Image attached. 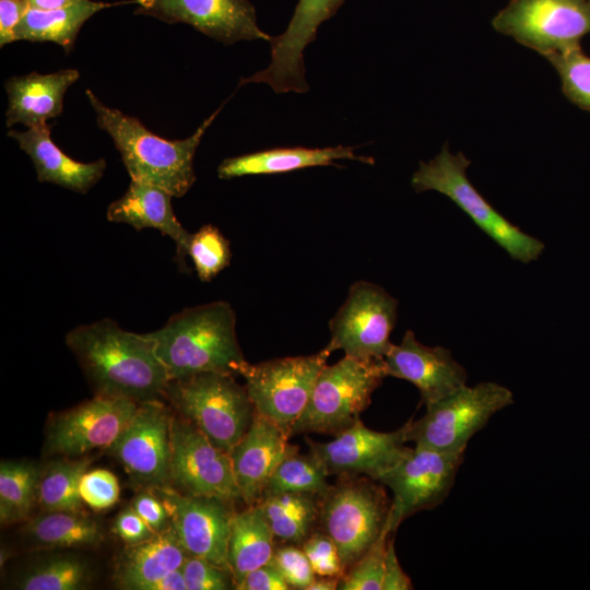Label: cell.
<instances>
[{"label": "cell", "mask_w": 590, "mask_h": 590, "mask_svg": "<svg viewBox=\"0 0 590 590\" xmlns=\"http://www.w3.org/2000/svg\"><path fill=\"white\" fill-rule=\"evenodd\" d=\"M470 164L463 153L453 154L445 144L434 158L420 162L411 185L416 192L434 190L448 197L514 260H536L545 248L543 241L520 231L482 197L467 177Z\"/></svg>", "instance_id": "cell-5"}, {"label": "cell", "mask_w": 590, "mask_h": 590, "mask_svg": "<svg viewBox=\"0 0 590 590\" xmlns=\"http://www.w3.org/2000/svg\"><path fill=\"white\" fill-rule=\"evenodd\" d=\"M412 582L402 569L394 550L393 539L387 543L385 575L381 590H410Z\"/></svg>", "instance_id": "cell-46"}, {"label": "cell", "mask_w": 590, "mask_h": 590, "mask_svg": "<svg viewBox=\"0 0 590 590\" xmlns=\"http://www.w3.org/2000/svg\"><path fill=\"white\" fill-rule=\"evenodd\" d=\"M88 564L73 554L47 557L30 568L19 578L15 588L22 590H82L91 582Z\"/></svg>", "instance_id": "cell-34"}, {"label": "cell", "mask_w": 590, "mask_h": 590, "mask_svg": "<svg viewBox=\"0 0 590 590\" xmlns=\"http://www.w3.org/2000/svg\"><path fill=\"white\" fill-rule=\"evenodd\" d=\"M320 502V524L338 546L345 571L386 528L391 500L367 476L338 477Z\"/></svg>", "instance_id": "cell-8"}, {"label": "cell", "mask_w": 590, "mask_h": 590, "mask_svg": "<svg viewBox=\"0 0 590 590\" xmlns=\"http://www.w3.org/2000/svg\"><path fill=\"white\" fill-rule=\"evenodd\" d=\"M126 3H138V0L120 2H102L83 0L68 7L38 10L31 8L14 28L15 40L34 43L52 42L70 52L84 23L97 12Z\"/></svg>", "instance_id": "cell-27"}, {"label": "cell", "mask_w": 590, "mask_h": 590, "mask_svg": "<svg viewBox=\"0 0 590 590\" xmlns=\"http://www.w3.org/2000/svg\"><path fill=\"white\" fill-rule=\"evenodd\" d=\"M130 506L156 532L169 524L168 512L161 498L151 489L140 491L131 500Z\"/></svg>", "instance_id": "cell-43"}, {"label": "cell", "mask_w": 590, "mask_h": 590, "mask_svg": "<svg viewBox=\"0 0 590 590\" xmlns=\"http://www.w3.org/2000/svg\"><path fill=\"white\" fill-rule=\"evenodd\" d=\"M134 14L155 17L167 24L185 23L225 45L272 36L258 23L249 0H138Z\"/></svg>", "instance_id": "cell-18"}, {"label": "cell", "mask_w": 590, "mask_h": 590, "mask_svg": "<svg viewBox=\"0 0 590 590\" xmlns=\"http://www.w3.org/2000/svg\"><path fill=\"white\" fill-rule=\"evenodd\" d=\"M151 491L163 502L169 522L188 555L229 568L227 550L235 512L233 504L186 495L169 485Z\"/></svg>", "instance_id": "cell-17"}, {"label": "cell", "mask_w": 590, "mask_h": 590, "mask_svg": "<svg viewBox=\"0 0 590 590\" xmlns=\"http://www.w3.org/2000/svg\"><path fill=\"white\" fill-rule=\"evenodd\" d=\"M83 0H28L31 8L38 10H52L79 3Z\"/></svg>", "instance_id": "cell-48"}, {"label": "cell", "mask_w": 590, "mask_h": 590, "mask_svg": "<svg viewBox=\"0 0 590 590\" xmlns=\"http://www.w3.org/2000/svg\"><path fill=\"white\" fill-rule=\"evenodd\" d=\"M492 25L546 58L580 47L581 38L590 34V1L510 0Z\"/></svg>", "instance_id": "cell-10"}, {"label": "cell", "mask_w": 590, "mask_h": 590, "mask_svg": "<svg viewBox=\"0 0 590 590\" xmlns=\"http://www.w3.org/2000/svg\"><path fill=\"white\" fill-rule=\"evenodd\" d=\"M398 317V300L381 286L355 282L343 305L329 321L333 352L356 358H385L393 343L390 334Z\"/></svg>", "instance_id": "cell-14"}, {"label": "cell", "mask_w": 590, "mask_h": 590, "mask_svg": "<svg viewBox=\"0 0 590 590\" xmlns=\"http://www.w3.org/2000/svg\"><path fill=\"white\" fill-rule=\"evenodd\" d=\"M387 376L412 382L421 401L432 404L467 385L468 374L442 346H426L408 330L400 344H393L384 358Z\"/></svg>", "instance_id": "cell-20"}, {"label": "cell", "mask_w": 590, "mask_h": 590, "mask_svg": "<svg viewBox=\"0 0 590 590\" xmlns=\"http://www.w3.org/2000/svg\"><path fill=\"white\" fill-rule=\"evenodd\" d=\"M172 198L157 186L131 180L125 194L109 204L107 220L126 223L138 231L148 227L160 231L175 241L177 259L184 263L190 233L177 220Z\"/></svg>", "instance_id": "cell-24"}, {"label": "cell", "mask_w": 590, "mask_h": 590, "mask_svg": "<svg viewBox=\"0 0 590 590\" xmlns=\"http://www.w3.org/2000/svg\"><path fill=\"white\" fill-rule=\"evenodd\" d=\"M93 459L58 457L40 465L37 486V506L42 511L82 512L80 480Z\"/></svg>", "instance_id": "cell-31"}, {"label": "cell", "mask_w": 590, "mask_h": 590, "mask_svg": "<svg viewBox=\"0 0 590 590\" xmlns=\"http://www.w3.org/2000/svg\"><path fill=\"white\" fill-rule=\"evenodd\" d=\"M181 571L187 590H228L235 589L229 568L216 565L205 558L187 555Z\"/></svg>", "instance_id": "cell-39"}, {"label": "cell", "mask_w": 590, "mask_h": 590, "mask_svg": "<svg viewBox=\"0 0 590 590\" xmlns=\"http://www.w3.org/2000/svg\"><path fill=\"white\" fill-rule=\"evenodd\" d=\"M309 452L328 475L367 476L375 481L392 468L408 447L406 423L393 432H377L358 421L327 442L306 439Z\"/></svg>", "instance_id": "cell-16"}, {"label": "cell", "mask_w": 590, "mask_h": 590, "mask_svg": "<svg viewBox=\"0 0 590 590\" xmlns=\"http://www.w3.org/2000/svg\"><path fill=\"white\" fill-rule=\"evenodd\" d=\"M187 256L191 258L199 279L208 282L229 264L232 252L229 241L219 228L206 224L190 234Z\"/></svg>", "instance_id": "cell-35"}, {"label": "cell", "mask_w": 590, "mask_h": 590, "mask_svg": "<svg viewBox=\"0 0 590 590\" xmlns=\"http://www.w3.org/2000/svg\"><path fill=\"white\" fill-rule=\"evenodd\" d=\"M149 335L170 380L206 371L239 375L246 362L234 309L223 300L186 308Z\"/></svg>", "instance_id": "cell-2"}, {"label": "cell", "mask_w": 590, "mask_h": 590, "mask_svg": "<svg viewBox=\"0 0 590 590\" xmlns=\"http://www.w3.org/2000/svg\"><path fill=\"white\" fill-rule=\"evenodd\" d=\"M79 489L83 504L95 511L109 509L120 496L117 476L102 468L85 471L80 480Z\"/></svg>", "instance_id": "cell-38"}, {"label": "cell", "mask_w": 590, "mask_h": 590, "mask_svg": "<svg viewBox=\"0 0 590 590\" xmlns=\"http://www.w3.org/2000/svg\"><path fill=\"white\" fill-rule=\"evenodd\" d=\"M331 353L326 346L311 355L273 358L258 364L246 361L239 375L245 380L255 412L291 437Z\"/></svg>", "instance_id": "cell-9"}, {"label": "cell", "mask_w": 590, "mask_h": 590, "mask_svg": "<svg viewBox=\"0 0 590 590\" xmlns=\"http://www.w3.org/2000/svg\"><path fill=\"white\" fill-rule=\"evenodd\" d=\"M113 532L126 544L133 545L154 534L151 527L131 507L123 508L113 522Z\"/></svg>", "instance_id": "cell-42"}, {"label": "cell", "mask_w": 590, "mask_h": 590, "mask_svg": "<svg viewBox=\"0 0 590 590\" xmlns=\"http://www.w3.org/2000/svg\"><path fill=\"white\" fill-rule=\"evenodd\" d=\"M276 541L260 504L234 512L227 560L235 589L248 573L271 562Z\"/></svg>", "instance_id": "cell-28"}, {"label": "cell", "mask_w": 590, "mask_h": 590, "mask_svg": "<svg viewBox=\"0 0 590 590\" xmlns=\"http://www.w3.org/2000/svg\"><path fill=\"white\" fill-rule=\"evenodd\" d=\"M344 0H298L285 31L272 37L269 66L240 80V84L267 83L275 93H306L304 50L316 39L319 26Z\"/></svg>", "instance_id": "cell-19"}, {"label": "cell", "mask_w": 590, "mask_h": 590, "mask_svg": "<svg viewBox=\"0 0 590 590\" xmlns=\"http://www.w3.org/2000/svg\"><path fill=\"white\" fill-rule=\"evenodd\" d=\"M546 59L560 79L564 95L576 106L590 110V57L576 47Z\"/></svg>", "instance_id": "cell-36"}, {"label": "cell", "mask_w": 590, "mask_h": 590, "mask_svg": "<svg viewBox=\"0 0 590 590\" xmlns=\"http://www.w3.org/2000/svg\"><path fill=\"white\" fill-rule=\"evenodd\" d=\"M145 590H187L181 568L149 585Z\"/></svg>", "instance_id": "cell-47"}, {"label": "cell", "mask_w": 590, "mask_h": 590, "mask_svg": "<svg viewBox=\"0 0 590 590\" xmlns=\"http://www.w3.org/2000/svg\"><path fill=\"white\" fill-rule=\"evenodd\" d=\"M96 121L113 139L131 180L157 186L173 197L185 196L196 181L193 158L199 143L215 117L216 109L184 140H166L151 132L139 119L108 107L86 90Z\"/></svg>", "instance_id": "cell-3"}, {"label": "cell", "mask_w": 590, "mask_h": 590, "mask_svg": "<svg viewBox=\"0 0 590 590\" xmlns=\"http://www.w3.org/2000/svg\"><path fill=\"white\" fill-rule=\"evenodd\" d=\"M95 394L138 403L164 400L170 381L149 333H134L105 318L81 324L66 334Z\"/></svg>", "instance_id": "cell-1"}, {"label": "cell", "mask_w": 590, "mask_h": 590, "mask_svg": "<svg viewBox=\"0 0 590 590\" xmlns=\"http://www.w3.org/2000/svg\"><path fill=\"white\" fill-rule=\"evenodd\" d=\"M31 9L28 0H0V46L15 42L14 28Z\"/></svg>", "instance_id": "cell-45"}, {"label": "cell", "mask_w": 590, "mask_h": 590, "mask_svg": "<svg viewBox=\"0 0 590 590\" xmlns=\"http://www.w3.org/2000/svg\"><path fill=\"white\" fill-rule=\"evenodd\" d=\"M126 398L95 394L70 409L51 413L45 426V457L78 458L107 450L138 408Z\"/></svg>", "instance_id": "cell-11"}, {"label": "cell", "mask_w": 590, "mask_h": 590, "mask_svg": "<svg viewBox=\"0 0 590 590\" xmlns=\"http://www.w3.org/2000/svg\"><path fill=\"white\" fill-rule=\"evenodd\" d=\"M187 555L169 522L145 541L126 545L116 567V585L127 590H145L152 582L181 568Z\"/></svg>", "instance_id": "cell-26"}, {"label": "cell", "mask_w": 590, "mask_h": 590, "mask_svg": "<svg viewBox=\"0 0 590 590\" xmlns=\"http://www.w3.org/2000/svg\"><path fill=\"white\" fill-rule=\"evenodd\" d=\"M169 486L190 496L219 498L233 505L241 502L231 455L175 411L170 425Z\"/></svg>", "instance_id": "cell-12"}, {"label": "cell", "mask_w": 590, "mask_h": 590, "mask_svg": "<svg viewBox=\"0 0 590 590\" xmlns=\"http://www.w3.org/2000/svg\"><path fill=\"white\" fill-rule=\"evenodd\" d=\"M356 146L279 148L225 158L217 167L221 179L248 175H273L314 166H338L334 161L353 160L374 164V158L354 153Z\"/></svg>", "instance_id": "cell-25"}, {"label": "cell", "mask_w": 590, "mask_h": 590, "mask_svg": "<svg viewBox=\"0 0 590 590\" xmlns=\"http://www.w3.org/2000/svg\"><path fill=\"white\" fill-rule=\"evenodd\" d=\"M339 581V577L316 576L307 590H335Z\"/></svg>", "instance_id": "cell-49"}, {"label": "cell", "mask_w": 590, "mask_h": 590, "mask_svg": "<svg viewBox=\"0 0 590 590\" xmlns=\"http://www.w3.org/2000/svg\"><path fill=\"white\" fill-rule=\"evenodd\" d=\"M464 453L408 447L400 460L378 480L392 491L387 527L394 533L413 514L440 505L448 496Z\"/></svg>", "instance_id": "cell-13"}, {"label": "cell", "mask_w": 590, "mask_h": 590, "mask_svg": "<svg viewBox=\"0 0 590 590\" xmlns=\"http://www.w3.org/2000/svg\"><path fill=\"white\" fill-rule=\"evenodd\" d=\"M387 377L384 358L344 355L319 373L308 403L291 437L306 433L332 436L353 426L369 405L374 391Z\"/></svg>", "instance_id": "cell-6"}, {"label": "cell", "mask_w": 590, "mask_h": 590, "mask_svg": "<svg viewBox=\"0 0 590 590\" xmlns=\"http://www.w3.org/2000/svg\"><path fill=\"white\" fill-rule=\"evenodd\" d=\"M173 414L174 410L165 400L139 403L123 430L106 450L141 489L169 485Z\"/></svg>", "instance_id": "cell-15"}, {"label": "cell", "mask_w": 590, "mask_h": 590, "mask_svg": "<svg viewBox=\"0 0 590 590\" xmlns=\"http://www.w3.org/2000/svg\"><path fill=\"white\" fill-rule=\"evenodd\" d=\"M291 587L271 563H267L246 575L236 590H290Z\"/></svg>", "instance_id": "cell-44"}, {"label": "cell", "mask_w": 590, "mask_h": 590, "mask_svg": "<svg viewBox=\"0 0 590 590\" xmlns=\"http://www.w3.org/2000/svg\"><path fill=\"white\" fill-rule=\"evenodd\" d=\"M390 534L386 523L375 543L340 578L339 590H381Z\"/></svg>", "instance_id": "cell-37"}, {"label": "cell", "mask_w": 590, "mask_h": 590, "mask_svg": "<svg viewBox=\"0 0 590 590\" xmlns=\"http://www.w3.org/2000/svg\"><path fill=\"white\" fill-rule=\"evenodd\" d=\"M40 464L25 460H4L0 464V522L28 520L37 506Z\"/></svg>", "instance_id": "cell-32"}, {"label": "cell", "mask_w": 590, "mask_h": 590, "mask_svg": "<svg viewBox=\"0 0 590 590\" xmlns=\"http://www.w3.org/2000/svg\"><path fill=\"white\" fill-rule=\"evenodd\" d=\"M288 438L274 423L255 413L250 427L229 453L240 499L246 506L261 500L274 470L294 447Z\"/></svg>", "instance_id": "cell-21"}, {"label": "cell", "mask_w": 590, "mask_h": 590, "mask_svg": "<svg viewBox=\"0 0 590 590\" xmlns=\"http://www.w3.org/2000/svg\"><path fill=\"white\" fill-rule=\"evenodd\" d=\"M8 137L14 139L31 157L40 182L85 193L102 178L106 168L105 160L82 163L69 157L51 140L47 123L25 131L11 129Z\"/></svg>", "instance_id": "cell-23"}, {"label": "cell", "mask_w": 590, "mask_h": 590, "mask_svg": "<svg viewBox=\"0 0 590 590\" xmlns=\"http://www.w3.org/2000/svg\"><path fill=\"white\" fill-rule=\"evenodd\" d=\"M328 477L314 455H300L294 446L274 470L261 499L284 493H310L322 497L331 486Z\"/></svg>", "instance_id": "cell-33"}, {"label": "cell", "mask_w": 590, "mask_h": 590, "mask_svg": "<svg viewBox=\"0 0 590 590\" xmlns=\"http://www.w3.org/2000/svg\"><path fill=\"white\" fill-rule=\"evenodd\" d=\"M590 1V0H589Z\"/></svg>", "instance_id": "cell-50"}, {"label": "cell", "mask_w": 590, "mask_h": 590, "mask_svg": "<svg viewBox=\"0 0 590 590\" xmlns=\"http://www.w3.org/2000/svg\"><path fill=\"white\" fill-rule=\"evenodd\" d=\"M321 497L310 493H284L260 504L279 544L302 545L320 524Z\"/></svg>", "instance_id": "cell-30"}, {"label": "cell", "mask_w": 590, "mask_h": 590, "mask_svg": "<svg viewBox=\"0 0 590 590\" xmlns=\"http://www.w3.org/2000/svg\"><path fill=\"white\" fill-rule=\"evenodd\" d=\"M21 533L39 548L96 547L105 538L102 526L84 511H43L26 520Z\"/></svg>", "instance_id": "cell-29"}, {"label": "cell", "mask_w": 590, "mask_h": 590, "mask_svg": "<svg viewBox=\"0 0 590 590\" xmlns=\"http://www.w3.org/2000/svg\"><path fill=\"white\" fill-rule=\"evenodd\" d=\"M164 400L227 453L250 427L256 413L245 385L227 373L206 371L170 380Z\"/></svg>", "instance_id": "cell-4"}, {"label": "cell", "mask_w": 590, "mask_h": 590, "mask_svg": "<svg viewBox=\"0 0 590 590\" xmlns=\"http://www.w3.org/2000/svg\"><path fill=\"white\" fill-rule=\"evenodd\" d=\"M271 563L280 570L291 589L307 590L316 577L302 545L276 544Z\"/></svg>", "instance_id": "cell-40"}, {"label": "cell", "mask_w": 590, "mask_h": 590, "mask_svg": "<svg viewBox=\"0 0 590 590\" xmlns=\"http://www.w3.org/2000/svg\"><path fill=\"white\" fill-rule=\"evenodd\" d=\"M514 403V393L496 382L467 385L426 405L425 414L406 422V441L446 453H464L469 440L498 411Z\"/></svg>", "instance_id": "cell-7"}, {"label": "cell", "mask_w": 590, "mask_h": 590, "mask_svg": "<svg viewBox=\"0 0 590 590\" xmlns=\"http://www.w3.org/2000/svg\"><path fill=\"white\" fill-rule=\"evenodd\" d=\"M302 547L316 576L341 578L345 574L338 546L323 530L315 531Z\"/></svg>", "instance_id": "cell-41"}, {"label": "cell", "mask_w": 590, "mask_h": 590, "mask_svg": "<svg viewBox=\"0 0 590 590\" xmlns=\"http://www.w3.org/2000/svg\"><path fill=\"white\" fill-rule=\"evenodd\" d=\"M79 78L78 70L63 69L54 73L32 72L8 79L4 84L9 101L7 127L21 123L33 128L58 117L62 113L66 92Z\"/></svg>", "instance_id": "cell-22"}]
</instances>
